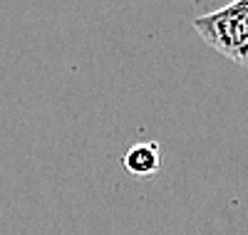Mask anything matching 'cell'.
<instances>
[{
	"mask_svg": "<svg viewBox=\"0 0 248 235\" xmlns=\"http://www.w3.org/2000/svg\"><path fill=\"white\" fill-rule=\"evenodd\" d=\"M194 30L226 59L248 67V0H233L194 20Z\"/></svg>",
	"mask_w": 248,
	"mask_h": 235,
	"instance_id": "obj_1",
	"label": "cell"
},
{
	"mask_svg": "<svg viewBox=\"0 0 248 235\" xmlns=\"http://www.w3.org/2000/svg\"><path fill=\"white\" fill-rule=\"evenodd\" d=\"M161 156H159V144L149 141V144H134L132 148H127V154L122 156V166L127 174L132 176H152L159 171Z\"/></svg>",
	"mask_w": 248,
	"mask_h": 235,
	"instance_id": "obj_2",
	"label": "cell"
}]
</instances>
